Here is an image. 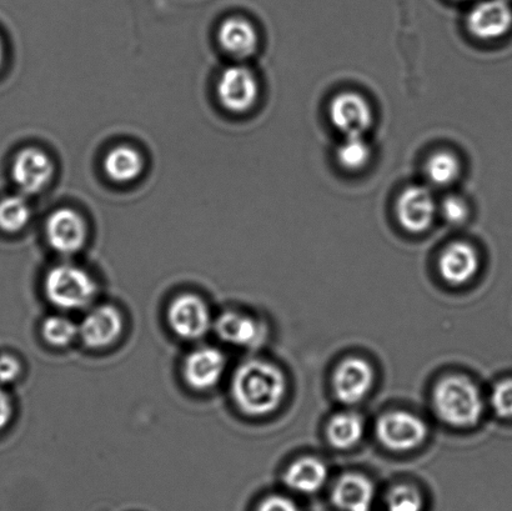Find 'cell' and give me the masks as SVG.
<instances>
[{
    "label": "cell",
    "mask_w": 512,
    "mask_h": 511,
    "mask_svg": "<svg viewBox=\"0 0 512 511\" xmlns=\"http://www.w3.org/2000/svg\"><path fill=\"white\" fill-rule=\"evenodd\" d=\"M285 388L283 372L265 360H248L240 364L233 375L234 402L243 413L252 417H263L278 409Z\"/></svg>",
    "instance_id": "cell-1"
},
{
    "label": "cell",
    "mask_w": 512,
    "mask_h": 511,
    "mask_svg": "<svg viewBox=\"0 0 512 511\" xmlns=\"http://www.w3.org/2000/svg\"><path fill=\"white\" fill-rule=\"evenodd\" d=\"M49 303L65 312L88 308L98 294V284L87 270L73 264H59L44 279Z\"/></svg>",
    "instance_id": "cell-2"
},
{
    "label": "cell",
    "mask_w": 512,
    "mask_h": 511,
    "mask_svg": "<svg viewBox=\"0 0 512 511\" xmlns=\"http://www.w3.org/2000/svg\"><path fill=\"white\" fill-rule=\"evenodd\" d=\"M436 413L445 423L454 427H471L483 414V399L479 389L469 379L448 377L434 390Z\"/></svg>",
    "instance_id": "cell-3"
},
{
    "label": "cell",
    "mask_w": 512,
    "mask_h": 511,
    "mask_svg": "<svg viewBox=\"0 0 512 511\" xmlns=\"http://www.w3.org/2000/svg\"><path fill=\"white\" fill-rule=\"evenodd\" d=\"M167 319L170 329L184 340H199L213 328L214 320L208 304L197 294L178 295L169 304Z\"/></svg>",
    "instance_id": "cell-4"
},
{
    "label": "cell",
    "mask_w": 512,
    "mask_h": 511,
    "mask_svg": "<svg viewBox=\"0 0 512 511\" xmlns=\"http://www.w3.org/2000/svg\"><path fill=\"white\" fill-rule=\"evenodd\" d=\"M376 435L385 448L394 452H408L424 442L428 428L414 414L391 412L379 419Z\"/></svg>",
    "instance_id": "cell-5"
},
{
    "label": "cell",
    "mask_w": 512,
    "mask_h": 511,
    "mask_svg": "<svg viewBox=\"0 0 512 511\" xmlns=\"http://www.w3.org/2000/svg\"><path fill=\"white\" fill-rule=\"evenodd\" d=\"M259 82L245 65H232L224 70L218 82V97L225 109L233 113L249 112L258 102Z\"/></svg>",
    "instance_id": "cell-6"
},
{
    "label": "cell",
    "mask_w": 512,
    "mask_h": 511,
    "mask_svg": "<svg viewBox=\"0 0 512 511\" xmlns=\"http://www.w3.org/2000/svg\"><path fill=\"white\" fill-rule=\"evenodd\" d=\"M329 117L334 128L345 137H364L373 125V109L363 95L344 92L331 100Z\"/></svg>",
    "instance_id": "cell-7"
},
{
    "label": "cell",
    "mask_w": 512,
    "mask_h": 511,
    "mask_svg": "<svg viewBox=\"0 0 512 511\" xmlns=\"http://www.w3.org/2000/svg\"><path fill=\"white\" fill-rule=\"evenodd\" d=\"M123 329L122 313L112 305H99L85 314L79 324V338L89 349H107L118 342Z\"/></svg>",
    "instance_id": "cell-8"
},
{
    "label": "cell",
    "mask_w": 512,
    "mask_h": 511,
    "mask_svg": "<svg viewBox=\"0 0 512 511\" xmlns=\"http://www.w3.org/2000/svg\"><path fill=\"white\" fill-rule=\"evenodd\" d=\"M50 247L63 255H72L83 249L88 239L87 223L73 209L63 208L50 214L45 225Z\"/></svg>",
    "instance_id": "cell-9"
},
{
    "label": "cell",
    "mask_w": 512,
    "mask_h": 511,
    "mask_svg": "<svg viewBox=\"0 0 512 511\" xmlns=\"http://www.w3.org/2000/svg\"><path fill=\"white\" fill-rule=\"evenodd\" d=\"M436 210L435 198L431 190L423 185H411L405 188L396 202V217L406 232L424 233L434 222Z\"/></svg>",
    "instance_id": "cell-10"
},
{
    "label": "cell",
    "mask_w": 512,
    "mask_h": 511,
    "mask_svg": "<svg viewBox=\"0 0 512 511\" xmlns=\"http://www.w3.org/2000/svg\"><path fill=\"white\" fill-rule=\"evenodd\" d=\"M227 359L222 350L214 347H200L187 355L183 363V377L190 388L198 392L217 387L222 380Z\"/></svg>",
    "instance_id": "cell-11"
},
{
    "label": "cell",
    "mask_w": 512,
    "mask_h": 511,
    "mask_svg": "<svg viewBox=\"0 0 512 511\" xmlns=\"http://www.w3.org/2000/svg\"><path fill=\"white\" fill-rule=\"evenodd\" d=\"M466 27L481 40L503 38L512 28V8L509 0H483L470 10Z\"/></svg>",
    "instance_id": "cell-12"
},
{
    "label": "cell",
    "mask_w": 512,
    "mask_h": 511,
    "mask_svg": "<svg viewBox=\"0 0 512 511\" xmlns=\"http://www.w3.org/2000/svg\"><path fill=\"white\" fill-rule=\"evenodd\" d=\"M54 165L49 155L38 148L23 149L14 158L12 177L24 194H38L52 182Z\"/></svg>",
    "instance_id": "cell-13"
},
{
    "label": "cell",
    "mask_w": 512,
    "mask_h": 511,
    "mask_svg": "<svg viewBox=\"0 0 512 511\" xmlns=\"http://www.w3.org/2000/svg\"><path fill=\"white\" fill-rule=\"evenodd\" d=\"M374 372L364 359L344 360L335 370L333 385L336 397L344 404L361 402L373 387Z\"/></svg>",
    "instance_id": "cell-14"
},
{
    "label": "cell",
    "mask_w": 512,
    "mask_h": 511,
    "mask_svg": "<svg viewBox=\"0 0 512 511\" xmlns=\"http://www.w3.org/2000/svg\"><path fill=\"white\" fill-rule=\"evenodd\" d=\"M215 334L223 342L242 348L258 347L264 342V325L248 314L227 310L214 320Z\"/></svg>",
    "instance_id": "cell-15"
},
{
    "label": "cell",
    "mask_w": 512,
    "mask_h": 511,
    "mask_svg": "<svg viewBox=\"0 0 512 511\" xmlns=\"http://www.w3.org/2000/svg\"><path fill=\"white\" fill-rule=\"evenodd\" d=\"M480 267L479 254L473 245L455 242L444 249L439 268L441 277L454 285L464 284L473 279Z\"/></svg>",
    "instance_id": "cell-16"
},
{
    "label": "cell",
    "mask_w": 512,
    "mask_h": 511,
    "mask_svg": "<svg viewBox=\"0 0 512 511\" xmlns=\"http://www.w3.org/2000/svg\"><path fill=\"white\" fill-rule=\"evenodd\" d=\"M219 43L229 55L237 59H247L259 47V35L254 25L247 19L229 18L220 25Z\"/></svg>",
    "instance_id": "cell-17"
},
{
    "label": "cell",
    "mask_w": 512,
    "mask_h": 511,
    "mask_svg": "<svg viewBox=\"0 0 512 511\" xmlns=\"http://www.w3.org/2000/svg\"><path fill=\"white\" fill-rule=\"evenodd\" d=\"M373 499V484L359 474L344 475L333 492V503L341 511H370Z\"/></svg>",
    "instance_id": "cell-18"
},
{
    "label": "cell",
    "mask_w": 512,
    "mask_h": 511,
    "mask_svg": "<svg viewBox=\"0 0 512 511\" xmlns=\"http://www.w3.org/2000/svg\"><path fill=\"white\" fill-rule=\"evenodd\" d=\"M328 479L325 464L315 458H304L286 470L284 482L290 489L303 494H313L324 487Z\"/></svg>",
    "instance_id": "cell-19"
},
{
    "label": "cell",
    "mask_w": 512,
    "mask_h": 511,
    "mask_svg": "<svg viewBox=\"0 0 512 511\" xmlns=\"http://www.w3.org/2000/svg\"><path fill=\"white\" fill-rule=\"evenodd\" d=\"M144 160L137 149L119 145L105 155L104 170L115 183H130L143 173Z\"/></svg>",
    "instance_id": "cell-20"
},
{
    "label": "cell",
    "mask_w": 512,
    "mask_h": 511,
    "mask_svg": "<svg viewBox=\"0 0 512 511\" xmlns=\"http://www.w3.org/2000/svg\"><path fill=\"white\" fill-rule=\"evenodd\" d=\"M364 434L363 419L359 415L344 413L336 415L328 427V439L336 449H350L359 443Z\"/></svg>",
    "instance_id": "cell-21"
},
{
    "label": "cell",
    "mask_w": 512,
    "mask_h": 511,
    "mask_svg": "<svg viewBox=\"0 0 512 511\" xmlns=\"http://www.w3.org/2000/svg\"><path fill=\"white\" fill-rule=\"evenodd\" d=\"M425 174L435 187L444 188L454 184L461 174L460 160L448 150H440L430 155L425 164Z\"/></svg>",
    "instance_id": "cell-22"
},
{
    "label": "cell",
    "mask_w": 512,
    "mask_h": 511,
    "mask_svg": "<svg viewBox=\"0 0 512 511\" xmlns=\"http://www.w3.org/2000/svg\"><path fill=\"white\" fill-rule=\"evenodd\" d=\"M29 203L22 195H9L0 200V229L5 233H18L29 223Z\"/></svg>",
    "instance_id": "cell-23"
},
{
    "label": "cell",
    "mask_w": 512,
    "mask_h": 511,
    "mask_svg": "<svg viewBox=\"0 0 512 511\" xmlns=\"http://www.w3.org/2000/svg\"><path fill=\"white\" fill-rule=\"evenodd\" d=\"M371 149L364 137H345L336 149V159L348 172H359L370 162Z\"/></svg>",
    "instance_id": "cell-24"
},
{
    "label": "cell",
    "mask_w": 512,
    "mask_h": 511,
    "mask_svg": "<svg viewBox=\"0 0 512 511\" xmlns=\"http://www.w3.org/2000/svg\"><path fill=\"white\" fill-rule=\"evenodd\" d=\"M42 337L54 348H65L79 337V325L64 315H52L42 324Z\"/></svg>",
    "instance_id": "cell-25"
},
{
    "label": "cell",
    "mask_w": 512,
    "mask_h": 511,
    "mask_svg": "<svg viewBox=\"0 0 512 511\" xmlns=\"http://www.w3.org/2000/svg\"><path fill=\"white\" fill-rule=\"evenodd\" d=\"M423 498L420 493L409 485H400L393 489L388 497V511H421Z\"/></svg>",
    "instance_id": "cell-26"
},
{
    "label": "cell",
    "mask_w": 512,
    "mask_h": 511,
    "mask_svg": "<svg viewBox=\"0 0 512 511\" xmlns=\"http://www.w3.org/2000/svg\"><path fill=\"white\" fill-rule=\"evenodd\" d=\"M491 405L499 418L512 419V379L503 380L495 385Z\"/></svg>",
    "instance_id": "cell-27"
},
{
    "label": "cell",
    "mask_w": 512,
    "mask_h": 511,
    "mask_svg": "<svg viewBox=\"0 0 512 511\" xmlns=\"http://www.w3.org/2000/svg\"><path fill=\"white\" fill-rule=\"evenodd\" d=\"M441 214L445 218L446 222L450 224H461L464 223L469 217V207L463 198L458 195H449L441 203Z\"/></svg>",
    "instance_id": "cell-28"
},
{
    "label": "cell",
    "mask_w": 512,
    "mask_h": 511,
    "mask_svg": "<svg viewBox=\"0 0 512 511\" xmlns=\"http://www.w3.org/2000/svg\"><path fill=\"white\" fill-rule=\"evenodd\" d=\"M22 374V364L13 355H0V384L7 385L17 382Z\"/></svg>",
    "instance_id": "cell-29"
},
{
    "label": "cell",
    "mask_w": 512,
    "mask_h": 511,
    "mask_svg": "<svg viewBox=\"0 0 512 511\" xmlns=\"http://www.w3.org/2000/svg\"><path fill=\"white\" fill-rule=\"evenodd\" d=\"M258 511H300L291 500L283 497H270L261 503Z\"/></svg>",
    "instance_id": "cell-30"
},
{
    "label": "cell",
    "mask_w": 512,
    "mask_h": 511,
    "mask_svg": "<svg viewBox=\"0 0 512 511\" xmlns=\"http://www.w3.org/2000/svg\"><path fill=\"white\" fill-rule=\"evenodd\" d=\"M13 417V403L9 395L0 388V432L8 427Z\"/></svg>",
    "instance_id": "cell-31"
},
{
    "label": "cell",
    "mask_w": 512,
    "mask_h": 511,
    "mask_svg": "<svg viewBox=\"0 0 512 511\" xmlns=\"http://www.w3.org/2000/svg\"><path fill=\"white\" fill-rule=\"evenodd\" d=\"M3 57H4V49H3L2 39H0V65H2V63H3Z\"/></svg>",
    "instance_id": "cell-32"
}]
</instances>
